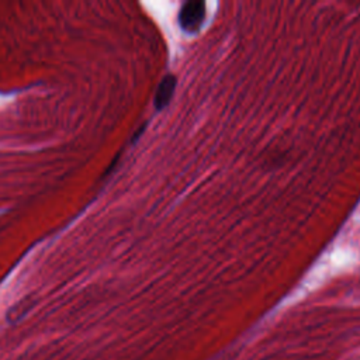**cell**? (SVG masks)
Returning <instances> with one entry per match:
<instances>
[{
	"mask_svg": "<svg viewBox=\"0 0 360 360\" xmlns=\"http://www.w3.org/2000/svg\"><path fill=\"white\" fill-rule=\"evenodd\" d=\"M205 18V4L202 1H188L181 6L179 13L180 27L187 32L200 30Z\"/></svg>",
	"mask_w": 360,
	"mask_h": 360,
	"instance_id": "obj_1",
	"label": "cell"
},
{
	"mask_svg": "<svg viewBox=\"0 0 360 360\" xmlns=\"http://www.w3.org/2000/svg\"><path fill=\"white\" fill-rule=\"evenodd\" d=\"M174 87H176L174 76L167 75L166 77H163V80L158 86L156 94H155V107L158 110H162L169 104V101L174 93Z\"/></svg>",
	"mask_w": 360,
	"mask_h": 360,
	"instance_id": "obj_2",
	"label": "cell"
},
{
	"mask_svg": "<svg viewBox=\"0 0 360 360\" xmlns=\"http://www.w3.org/2000/svg\"><path fill=\"white\" fill-rule=\"evenodd\" d=\"M34 302L31 298H22L21 301H18L17 304H14L8 312H7V321L8 322H18L22 316H25L30 309L32 308Z\"/></svg>",
	"mask_w": 360,
	"mask_h": 360,
	"instance_id": "obj_3",
	"label": "cell"
}]
</instances>
